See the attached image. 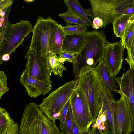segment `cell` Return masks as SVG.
Instances as JSON below:
<instances>
[{
    "label": "cell",
    "instance_id": "cell-1",
    "mask_svg": "<svg viewBox=\"0 0 134 134\" xmlns=\"http://www.w3.org/2000/svg\"><path fill=\"white\" fill-rule=\"evenodd\" d=\"M85 40L81 51L75 55L73 65V75L76 77L95 69L97 63L103 58L107 42L102 30L86 31Z\"/></svg>",
    "mask_w": 134,
    "mask_h": 134
},
{
    "label": "cell",
    "instance_id": "cell-2",
    "mask_svg": "<svg viewBox=\"0 0 134 134\" xmlns=\"http://www.w3.org/2000/svg\"><path fill=\"white\" fill-rule=\"evenodd\" d=\"M18 134H60L55 122L49 119L39 105L31 103L23 111Z\"/></svg>",
    "mask_w": 134,
    "mask_h": 134
},
{
    "label": "cell",
    "instance_id": "cell-3",
    "mask_svg": "<svg viewBox=\"0 0 134 134\" xmlns=\"http://www.w3.org/2000/svg\"><path fill=\"white\" fill-rule=\"evenodd\" d=\"M79 77L77 86L85 96L93 118V126L102 107L104 87L95 69Z\"/></svg>",
    "mask_w": 134,
    "mask_h": 134
},
{
    "label": "cell",
    "instance_id": "cell-4",
    "mask_svg": "<svg viewBox=\"0 0 134 134\" xmlns=\"http://www.w3.org/2000/svg\"><path fill=\"white\" fill-rule=\"evenodd\" d=\"M90 8L86 10L91 19L98 17L103 22V27L112 23L128 7L134 6V0H89Z\"/></svg>",
    "mask_w": 134,
    "mask_h": 134
},
{
    "label": "cell",
    "instance_id": "cell-5",
    "mask_svg": "<svg viewBox=\"0 0 134 134\" xmlns=\"http://www.w3.org/2000/svg\"><path fill=\"white\" fill-rule=\"evenodd\" d=\"M79 77L69 81L51 92L39 105L46 115L55 122L77 86Z\"/></svg>",
    "mask_w": 134,
    "mask_h": 134
},
{
    "label": "cell",
    "instance_id": "cell-6",
    "mask_svg": "<svg viewBox=\"0 0 134 134\" xmlns=\"http://www.w3.org/2000/svg\"><path fill=\"white\" fill-rule=\"evenodd\" d=\"M57 22L50 16L45 19L39 16L33 27L32 35L29 49L35 51L43 57L50 52L49 42L50 37L58 26Z\"/></svg>",
    "mask_w": 134,
    "mask_h": 134
},
{
    "label": "cell",
    "instance_id": "cell-7",
    "mask_svg": "<svg viewBox=\"0 0 134 134\" xmlns=\"http://www.w3.org/2000/svg\"><path fill=\"white\" fill-rule=\"evenodd\" d=\"M33 30L32 24L27 20H21L15 24L9 23L0 48V64L3 62L2 56L14 52Z\"/></svg>",
    "mask_w": 134,
    "mask_h": 134
},
{
    "label": "cell",
    "instance_id": "cell-8",
    "mask_svg": "<svg viewBox=\"0 0 134 134\" xmlns=\"http://www.w3.org/2000/svg\"><path fill=\"white\" fill-rule=\"evenodd\" d=\"M70 102L73 116L80 131L90 127L93 123V118L83 92L78 86Z\"/></svg>",
    "mask_w": 134,
    "mask_h": 134
},
{
    "label": "cell",
    "instance_id": "cell-9",
    "mask_svg": "<svg viewBox=\"0 0 134 134\" xmlns=\"http://www.w3.org/2000/svg\"><path fill=\"white\" fill-rule=\"evenodd\" d=\"M25 70L33 77L50 84L51 74L47 70L45 59L35 51L29 49L25 55Z\"/></svg>",
    "mask_w": 134,
    "mask_h": 134
},
{
    "label": "cell",
    "instance_id": "cell-10",
    "mask_svg": "<svg viewBox=\"0 0 134 134\" xmlns=\"http://www.w3.org/2000/svg\"><path fill=\"white\" fill-rule=\"evenodd\" d=\"M115 80L119 88L117 93L124 96L127 104L134 130V68H129Z\"/></svg>",
    "mask_w": 134,
    "mask_h": 134
},
{
    "label": "cell",
    "instance_id": "cell-11",
    "mask_svg": "<svg viewBox=\"0 0 134 134\" xmlns=\"http://www.w3.org/2000/svg\"><path fill=\"white\" fill-rule=\"evenodd\" d=\"M120 99L115 101L114 118L116 134H130L133 132L128 106L124 97L120 95Z\"/></svg>",
    "mask_w": 134,
    "mask_h": 134
},
{
    "label": "cell",
    "instance_id": "cell-12",
    "mask_svg": "<svg viewBox=\"0 0 134 134\" xmlns=\"http://www.w3.org/2000/svg\"><path fill=\"white\" fill-rule=\"evenodd\" d=\"M124 48L121 40L116 42L106 44L103 59L111 74L116 76L122 67Z\"/></svg>",
    "mask_w": 134,
    "mask_h": 134
},
{
    "label": "cell",
    "instance_id": "cell-13",
    "mask_svg": "<svg viewBox=\"0 0 134 134\" xmlns=\"http://www.w3.org/2000/svg\"><path fill=\"white\" fill-rule=\"evenodd\" d=\"M20 81L31 97L35 98L41 94L44 95L52 89L51 84L33 77L25 70L20 76Z\"/></svg>",
    "mask_w": 134,
    "mask_h": 134
},
{
    "label": "cell",
    "instance_id": "cell-14",
    "mask_svg": "<svg viewBox=\"0 0 134 134\" xmlns=\"http://www.w3.org/2000/svg\"><path fill=\"white\" fill-rule=\"evenodd\" d=\"M115 101L114 94L104 87L102 108L106 111L107 122L109 128V134H116L114 118Z\"/></svg>",
    "mask_w": 134,
    "mask_h": 134
},
{
    "label": "cell",
    "instance_id": "cell-15",
    "mask_svg": "<svg viewBox=\"0 0 134 134\" xmlns=\"http://www.w3.org/2000/svg\"><path fill=\"white\" fill-rule=\"evenodd\" d=\"M95 69L103 87L111 92L113 91L117 93L118 86L115 80L116 77L111 74L103 59L99 61Z\"/></svg>",
    "mask_w": 134,
    "mask_h": 134
},
{
    "label": "cell",
    "instance_id": "cell-16",
    "mask_svg": "<svg viewBox=\"0 0 134 134\" xmlns=\"http://www.w3.org/2000/svg\"><path fill=\"white\" fill-rule=\"evenodd\" d=\"M85 38V34L66 35L63 42L61 51L76 55L82 49Z\"/></svg>",
    "mask_w": 134,
    "mask_h": 134
},
{
    "label": "cell",
    "instance_id": "cell-17",
    "mask_svg": "<svg viewBox=\"0 0 134 134\" xmlns=\"http://www.w3.org/2000/svg\"><path fill=\"white\" fill-rule=\"evenodd\" d=\"M44 58L47 70L51 74L53 73L55 75L62 77L63 71H67L64 65L65 60L52 52L48 53Z\"/></svg>",
    "mask_w": 134,
    "mask_h": 134
},
{
    "label": "cell",
    "instance_id": "cell-18",
    "mask_svg": "<svg viewBox=\"0 0 134 134\" xmlns=\"http://www.w3.org/2000/svg\"><path fill=\"white\" fill-rule=\"evenodd\" d=\"M66 34L60 24L51 34L49 39L50 52L57 55L61 51L63 42Z\"/></svg>",
    "mask_w": 134,
    "mask_h": 134
},
{
    "label": "cell",
    "instance_id": "cell-19",
    "mask_svg": "<svg viewBox=\"0 0 134 134\" xmlns=\"http://www.w3.org/2000/svg\"><path fill=\"white\" fill-rule=\"evenodd\" d=\"M133 21H134V15L130 16L123 14L117 17L112 23L114 34L117 37L121 38L125 29Z\"/></svg>",
    "mask_w": 134,
    "mask_h": 134
},
{
    "label": "cell",
    "instance_id": "cell-20",
    "mask_svg": "<svg viewBox=\"0 0 134 134\" xmlns=\"http://www.w3.org/2000/svg\"><path fill=\"white\" fill-rule=\"evenodd\" d=\"M64 2L68 8L70 9L74 14L86 20L92 26V21L87 15L85 10L77 0H65Z\"/></svg>",
    "mask_w": 134,
    "mask_h": 134
},
{
    "label": "cell",
    "instance_id": "cell-21",
    "mask_svg": "<svg viewBox=\"0 0 134 134\" xmlns=\"http://www.w3.org/2000/svg\"><path fill=\"white\" fill-rule=\"evenodd\" d=\"M58 15L65 21L66 25L74 24L80 26H90L86 20L75 14L69 8L66 12L59 14Z\"/></svg>",
    "mask_w": 134,
    "mask_h": 134
},
{
    "label": "cell",
    "instance_id": "cell-22",
    "mask_svg": "<svg viewBox=\"0 0 134 134\" xmlns=\"http://www.w3.org/2000/svg\"><path fill=\"white\" fill-rule=\"evenodd\" d=\"M121 39L122 45L127 49L134 39V21L131 23L126 28Z\"/></svg>",
    "mask_w": 134,
    "mask_h": 134
},
{
    "label": "cell",
    "instance_id": "cell-23",
    "mask_svg": "<svg viewBox=\"0 0 134 134\" xmlns=\"http://www.w3.org/2000/svg\"><path fill=\"white\" fill-rule=\"evenodd\" d=\"M63 28L66 35H80L85 34L87 28L85 26L66 24Z\"/></svg>",
    "mask_w": 134,
    "mask_h": 134
},
{
    "label": "cell",
    "instance_id": "cell-24",
    "mask_svg": "<svg viewBox=\"0 0 134 134\" xmlns=\"http://www.w3.org/2000/svg\"><path fill=\"white\" fill-rule=\"evenodd\" d=\"M11 119L6 110L0 107V134H2L5 131Z\"/></svg>",
    "mask_w": 134,
    "mask_h": 134
},
{
    "label": "cell",
    "instance_id": "cell-25",
    "mask_svg": "<svg viewBox=\"0 0 134 134\" xmlns=\"http://www.w3.org/2000/svg\"><path fill=\"white\" fill-rule=\"evenodd\" d=\"M72 109L70 104L68 110L63 128L66 134H73L72 120L71 115Z\"/></svg>",
    "mask_w": 134,
    "mask_h": 134
},
{
    "label": "cell",
    "instance_id": "cell-26",
    "mask_svg": "<svg viewBox=\"0 0 134 134\" xmlns=\"http://www.w3.org/2000/svg\"><path fill=\"white\" fill-rule=\"evenodd\" d=\"M127 56L125 59L128 64L130 68H134V39L132 41L129 47L127 49Z\"/></svg>",
    "mask_w": 134,
    "mask_h": 134
},
{
    "label": "cell",
    "instance_id": "cell-27",
    "mask_svg": "<svg viewBox=\"0 0 134 134\" xmlns=\"http://www.w3.org/2000/svg\"><path fill=\"white\" fill-rule=\"evenodd\" d=\"M7 79L6 75L4 72L0 70V99L2 95L9 89L7 87Z\"/></svg>",
    "mask_w": 134,
    "mask_h": 134
},
{
    "label": "cell",
    "instance_id": "cell-28",
    "mask_svg": "<svg viewBox=\"0 0 134 134\" xmlns=\"http://www.w3.org/2000/svg\"><path fill=\"white\" fill-rule=\"evenodd\" d=\"M19 129L17 124L11 118L8 122L5 130L2 134H18Z\"/></svg>",
    "mask_w": 134,
    "mask_h": 134
},
{
    "label": "cell",
    "instance_id": "cell-29",
    "mask_svg": "<svg viewBox=\"0 0 134 134\" xmlns=\"http://www.w3.org/2000/svg\"><path fill=\"white\" fill-rule=\"evenodd\" d=\"M70 99L65 104L60 113L59 119L60 124V128L61 130L63 131V128L65 120L69 107L70 105Z\"/></svg>",
    "mask_w": 134,
    "mask_h": 134
},
{
    "label": "cell",
    "instance_id": "cell-30",
    "mask_svg": "<svg viewBox=\"0 0 134 134\" xmlns=\"http://www.w3.org/2000/svg\"><path fill=\"white\" fill-rule=\"evenodd\" d=\"M58 56L64 59L66 62H68L73 64L74 61L75 55L61 51Z\"/></svg>",
    "mask_w": 134,
    "mask_h": 134
},
{
    "label": "cell",
    "instance_id": "cell-31",
    "mask_svg": "<svg viewBox=\"0 0 134 134\" xmlns=\"http://www.w3.org/2000/svg\"><path fill=\"white\" fill-rule=\"evenodd\" d=\"M92 22V27L95 29L103 27V22L102 20L99 18L96 17L94 18Z\"/></svg>",
    "mask_w": 134,
    "mask_h": 134
},
{
    "label": "cell",
    "instance_id": "cell-32",
    "mask_svg": "<svg viewBox=\"0 0 134 134\" xmlns=\"http://www.w3.org/2000/svg\"><path fill=\"white\" fill-rule=\"evenodd\" d=\"M13 3L12 0H0V10L11 6Z\"/></svg>",
    "mask_w": 134,
    "mask_h": 134
},
{
    "label": "cell",
    "instance_id": "cell-33",
    "mask_svg": "<svg viewBox=\"0 0 134 134\" xmlns=\"http://www.w3.org/2000/svg\"><path fill=\"white\" fill-rule=\"evenodd\" d=\"M71 115L72 120L73 134H79L81 131L75 120L72 114V110Z\"/></svg>",
    "mask_w": 134,
    "mask_h": 134
},
{
    "label": "cell",
    "instance_id": "cell-34",
    "mask_svg": "<svg viewBox=\"0 0 134 134\" xmlns=\"http://www.w3.org/2000/svg\"><path fill=\"white\" fill-rule=\"evenodd\" d=\"M124 14L130 16L134 15V6L128 8L125 10Z\"/></svg>",
    "mask_w": 134,
    "mask_h": 134
},
{
    "label": "cell",
    "instance_id": "cell-35",
    "mask_svg": "<svg viewBox=\"0 0 134 134\" xmlns=\"http://www.w3.org/2000/svg\"><path fill=\"white\" fill-rule=\"evenodd\" d=\"M79 134H92L90 127L86 129L81 131Z\"/></svg>",
    "mask_w": 134,
    "mask_h": 134
},
{
    "label": "cell",
    "instance_id": "cell-36",
    "mask_svg": "<svg viewBox=\"0 0 134 134\" xmlns=\"http://www.w3.org/2000/svg\"><path fill=\"white\" fill-rule=\"evenodd\" d=\"M9 8H6L0 10V17H5V16Z\"/></svg>",
    "mask_w": 134,
    "mask_h": 134
},
{
    "label": "cell",
    "instance_id": "cell-37",
    "mask_svg": "<svg viewBox=\"0 0 134 134\" xmlns=\"http://www.w3.org/2000/svg\"><path fill=\"white\" fill-rule=\"evenodd\" d=\"M10 58L9 55L5 54L3 55L2 57V60L3 62L4 61H7L9 60Z\"/></svg>",
    "mask_w": 134,
    "mask_h": 134
},
{
    "label": "cell",
    "instance_id": "cell-38",
    "mask_svg": "<svg viewBox=\"0 0 134 134\" xmlns=\"http://www.w3.org/2000/svg\"><path fill=\"white\" fill-rule=\"evenodd\" d=\"M104 125L106 127V128L103 131H100L101 134H109V129L108 126L106 124H104Z\"/></svg>",
    "mask_w": 134,
    "mask_h": 134
},
{
    "label": "cell",
    "instance_id": "cell-39",
    "mask_svg": "<svg viewBox=\"0 0 134 134\" xmlns=\"http://www.w3.org/2000/svg\"><path fill=\"white\" fill-rule=\"evenodd\" d=\"M106 128V127L105 125H102L101 124L97 127V128L101 131L105 130Z\"/></svg>",
    "mask_w": 134,
    "mask_h": 134
},
{
    "label": "cell",
    "instance_id": "cell-40",
    "mask_svg": "<svg viewBox=\"0 0 134 134\" xmlns=\"http://www.w3.org/2000/svg\"><path fill=\"white\" fill-rule=\"evenodd\" d=\"M5 20V17H2L0 19V21L2 23H3Z\"/></svg>",
    "mask_w": 134,
    "mask_h": 134
},
{
    "label": "cell",
    "instance_id": "cell-41",
    "mask_svg": "<svg viewBox=\"0 0 134 134\" xmlns=\"http://www.w3.org/2000/svg\"><path fill=\"white\" fill-rule=\"evenodd\" d=\"M34 1L33 0H24V1L25 2H26L27 3H29L30 2H31L33 1Z\"/></svg>",
    "mask_w": 134,
    "mask_h": 134
},
{
    "label": "cell",
    "instance_id": "cell-42",
    "mask_svg": "<svg viewBox=\"0 0 134 134\" xmlns=\"http://www.w3.org/2000/svg\"><path fill=\"white\" fill-rule=\"evenodd\" d=\"M3 26V23L0 21V28H2Z\"/></svg>",
    "mask_w": 134,
    "mask_h": 134
},
{
    "label": "cell",
    "instance_id": "cell-43",
    "mask_svg": "<svg viewBox=\"0 0 134 134\" xmlns=\"http://www.w3.org/2000/svg\"><path fill=\"white\" fill-rule=\"evenodd\" d=\"M60 134H66L63 131H60Z\"/></svg>",
    "mask_w": 134,
    "mask_h": 134
},
{
    "label": "cell",
    "instance_id": "cell-44",
    "mask_svg": "<svg viewBox=\"0 0 134 134\" xmlns=\"http://www.w3.org/2000/svg\"><path fill=\"white\" fill-rule=\"evenodd\" d=\"M0 18H1V17H0ZM2 27L0 28V36L2 30Z\"/></svg>",
    "mask_w": 134,
    "mask_h": 134
}]
</instances>
